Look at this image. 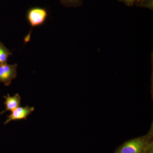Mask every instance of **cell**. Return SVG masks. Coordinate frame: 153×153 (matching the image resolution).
<instances>
[{"label":"cell","instance_id":"cell-1","mask_svg":"<svg viewBox=\"0 0 153 153\" xmlns=\"http://www.w3.org/2000/svg\"><path fill=\"white\" fill-rule=\"evenodd\" d=\"M150 147L147 139L138 138L127 142L119 148L116 153H147Z\"/></svg>","mask_w":153,"mask_h":153},{"label":"cell","instance_id":"cell-2","mask_svg":"<svg viewBox=\"0 0 153 153\" xmlns=\"http://www.w3.org/2000/svg\"><path fill=\"white\" fill-rule=\"evenodd\" d=\"M48 17V11L44 8L34 7L27 11L26 19L31 27L36 28L43 26Z\"/></svg>","mask_w":153,"mask_h":153},{"label":"cell","instance_id":"cell-3","mask_svg":"<svg viewBox=\"0 0 153 153\" xmlns=\"http://www.w3.org/2000/svg\"><path fill=\"white\" fill-rule=\"evenodd\" d=\"M18 65L6 64L0 65V82H3L5 86H9L13 79L17 76Z\"/></svg>","mask_w":153,"mask_h":153},{"label":"cell","instance_id":"cell-4","mask_svg":"<svg viewBox=\"0 0 153 153\" xmlns=\"http://www.w3.org/2000/svg\"><path fill=\"white\" fill-rule=\"evenodd\" d=\"M35 110L34 107H30L27 105L25 107H19L12 111L10 114L7 116L4 124L7 125L12 121H16L27 120V117Z\"/></svg>","mask_w":153,"mask_h":153},{"label":"cell","instance_id":"cell-5","mask_svg":"<svg viewBox=\"0 0 153 153\" xmlns=\"http://www.w3.org/2000/svg\"><path fill=\"white\" fill-rule=\"evenodd\" d=\"M4 98L5 99L4 104L5 105V109L0 112V115L4 113L7 111H13L21 105V97L18 93L16 94L13 96H10L8 94L7 96H4Z\"/></svg>","mask_w":153,"mask_h":153},{"label":"cell","instance_id":"cell-6","mask_svg":"<svg viewBox=\"0 0 153 153\" xmlns=\"http://www.w3.org/2000/svg\"><path fill=\"white\" fill-rule=\"evenodd\" d=\"M12 55V52L0 41V65L7 63L9 57Z\"/></svg>","mask_w":153,"mask_h":153},{"label":"cell","instance_id":"cell-7","mask_svg":"<svg viewBox=\"0 0 153 153\" xmlns=\"http://www.w3.org/2000/svg\"><path fill=\"white\" fill-rule=\"evenodd\" d=\"M61 3L66 7H74L79 5L81 0H60Z\"/></svg>","mask_w":153,"mask_h":153},{"label":"cell","instance_id":"cell-8","mask_svg":"<svg viewBox=\"0 0 153 153\" xmlns=\"http://www.w3.org/2000/svg\"><path fill=\"white\" fill-rule=\"evenodd\" d=\"M125 2L128 4H132L135 0H124Z\"/></svg>","mask_w":153,"mask_h":153}]
</instances>
